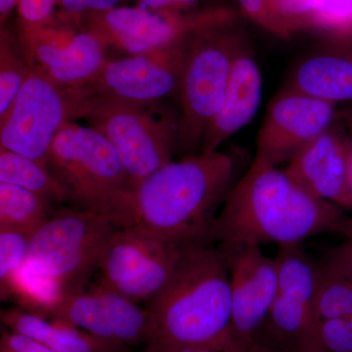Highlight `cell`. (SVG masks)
<instances>
[{
  "mask_svg": "<svg viewBox=\"0 0 352 352\" xmlns=\"http://www.w3.org/2000/svg\"><path fill=\"white\" fill-rule=\"evenodd\" d=\"M200 0H136L138 6L146 9L157 11H175L188 12L196 10Z\"/></svg>",
  "mask_w": 352,
  "mask_h": 352,
  "instance_id": "obj_34",
  "label": "cell"
},
{
  "mask_svg": "<svg viewBox=\"0 0 352 352\" xmlns=\"http://www.w3.org/2000/svg\"><path fill=\"white\" fill-rule=\"evenodd\" d=\"M52 201L16 185L0 183V230L34 234L51 217Z\"/></svg>",
  "mask_w": 352,
  "mask_h": 352,
  "instance_id": "obj_22",
  "label": "cell"
},
{
  "mask_svg": "<svg viewBox=\"0 0 352 352\" xmlns=\"http://www.w3.org/2000/svg\"><path fill=\"white\" fill-rule=\"evenodd\" d=\"M349 150L351 140L330 127L296 153L284 170L311 195L352 210L347 187Z\"/></svg>",
  "mask_w": 352,
  "mask_h": 352,
  "instance_id": "obj_17",
  "label": "cell"
},
{
  "mask_svg": "<svg viewBox=\"0 0 352 352\" xmlns=\"http://www.w3.org/2000/svg\"><path fill=\"white\" fill-rule=\"evenodd\" d=\"M18 0H0V23L1 28L6 24L14 9H17Z\"/></svg>",
  "mask_w": 352,
  "mask_h": 352,
  "instance_id": "obj_36",
  "label": "cell"
},
{
  "mask_svg": "<svg viewBox=\"0 0 352 352\" xmlns=\"http://www.w3.org/2000/svg\"><path fill=\"white\" fill-rule=\"evenodd\" d=\"M311 352H352V314L317 322Z\"/></svg>",
  "mask_w": 352,
  "mask_h": 352,
  "instance_id": "obj_28",
  "label": "cell"
},
{
  "mask_svg": "<svg viewBox=\"0 0 352 352\" xmlns=\"http://www.w3.org/2000/svg\"><path fill=\"white\" fill-rule=\"evenodd\" d=\"M119 228L98 212L62 208L32 234L27 263L52 279L68 296L85 289Z\"/></svg>",
  "mask_w": 352,
  "mask_h": 352,
  "instance_id": "obj_6",
  "label": "cell"
},
{
  "mask_svg": "<svg viewBox=\"0 0 352 352\" xmlns=\"http://www.w3.org/2000/svg\"><path fill=\"white\" fill-rule=\"evenodd\" d=\"M122 1L124 0H60L59 6L69 17L78 19L85 14L117 8Z\"/></svg>",
  "mask_w": 352,
  "mask_h": 352,
  "instance_id": "obj_31",
  "label": "cell"
},
{
  "mask_svg": "<svg viewBox=\"0 0 352 352\" xmlns=\"http://www.w3.org/2000/svg\"><path fill=\"white\" fill-rule=\"evenodd\" d=\"M223 204L208 238L221 249L300 245L314 236L342 233L347 219L339 206L311 195L284 170L258 157Z\"/></svg>",
  "mask_w": 352,
  "mask_h": 352,
  "instance_id": "obj_1",
  "label": "cell"
},
{
  "mask_svg": "<svg viewBox=\"0 0 352 352\" xmlns=\"http://www.w3.org/2000/svg\"><path fill=\"white\" fill-rule=\"evenodd\" d=\"M278 292L256 340L278 352H311L317 321L314 314L317 264L300 245H280Z\"/></svg>",
  "mask_w": 352,
  "mask_h": 352,
  "instance_id": "obj_11",
  "label": "cell"
},
{
  "mask_svg": "<svg viewBox=\"0 0 352 352\" xmlns=\"http://www.w3.org/2000/svg\"><path fill=\"white\" fill-rule=\"evenodd\" d=\"M244 39L238 22L208 28L194 36L178 94V154L191 156L200 147L221 107L236 52Z\"/></svg>",
  "mask_w": 352,
  "mask_h": 352,
  "instance_id": "obj_5",
  "label": "cell"
},
{
  "mask_svg": "<svg viewBox=\"0 0 352 352\" xmlns=\"http://www.w3.org/2000/svg\"><path fill=\"white\" fill-rule=\"evenodd\" d=\"M175 352H278L265 344H261L256 340V344L247 349H215V347H192Z\"/></svg>",
  "mask_w": 352,
  "mask_h": 352,
  "instance_id": "obj_35",
  "label": "cell"
},
{
  "mask_svg": "<svg viewBox=\"0 0 352 352\" xmlns=\"http://www.w3.org/2000/svg\"><path fill=\"white\" fill-rule=\"evenodd\" d=\"M184 245L139 227H120L102 254L99 283L138 305L148 303L168 283Z\"/></svg>",
  "mask_w": 352,
  "mask_h": 352,
  "instance_id": "obj_10",
  "label": "cell"
},
{
  "mask_svg": "<svg viewBox=\"0 0 352 352\" xmlns=\"http://www.w3.org/2000/svg\"><path fill=\"white\" fill-rule=\"evenodd\" d=\"M0 319L8 330L38 340L55 352H129V347L103 340L63 322L22 308L1 310Z\"/></svg>",
  "mask_w": 352,
  "mask_h": 352,
  "instance_id": "obj_19",
  "label": "cell"
},
{
  "mask_svg": "<svg viewBox=\"0 0 352 352\" xmlns=\"http://www.w3.org/2000/svg\"><path fill=\"white\" fill-rule=\"evenodd\" d=\"M78 21L104 47L138 55L183 43L208 28L238 22L239 16L222 6L188 12L120 6L85 14Z\"/></svg>",
  "mask_w": 352,
  "mask_h": 352,
  "instance_id": "obj_8",
  "label": "cell"
},
{
  "mask_svg": "<svg viewBox=\"0 0 352 352\" xmlns=\"http://www.w3.org/2000/svg\"><path fill=\"white\" fill-rule=\"evenodd\" d=\"M50 318L127 347L147 344L152 336L147 308L100 283L65 296Z\"/></svg>",
  "mask_w": 352,
  "mask_h": 352,
  "instance_id": "obj_14",
  "label": "cell"
},
{
  "mask_svg": "<svg viewBox=\"0 0 352 352\" xmlns=\"http://www.w3.org/2000/svg\"><path fill=\"white\" fill-rule=\"evenodd\" d=\"M31 60L18 36L1 28L0 32V122L10 112L14 101L32 71Z\"/></svg>",
  "mask_w": 352,
  "mask_h": 352,
  "instance_id": "obj_23",
  "label": "cell"
},
{
  "mask_svg": "<svg viewBox=\"0 0 352 352\" xmlns=\"http://www.w3.org/2000/svg\"><path fill=\"white\" fill-rule=\"evenodd\" d=\"M351 145H352V139H351Z\"/></svg>",
  "mask_w": 352,
  "mask_h": 352,
  "instance_id": "obj_39",
  "label": "cell"
},
{
  "mask_svg": "<svg viewBox=\"0 0 352 352\" xmlns=\"http://www.w3.org/2000/svg\"><path fill=\"white\" fill-rule=\"evenodd\" d=\"M60 0H18V29L41 27L54 20Z\"/></svg>",
  "mask_w": 352,
  "mask_h": 352,
  "instance_id": "obj_29",
  "label": "cell"
},
{
  "mask_svg": "<svg viewBox=\"0 0 352 352\" xmlns=\"http://www.w3.org/2000/svg\"><path fill=\"white\" fill-rule=\"evenodd\" d=\"M69 120L73 119L66 89L34 67L0 122V148L46 166L50 146Z\"/></svg>",
  "mask_w": 352,
  "mask_h": 352,
  "instance_id": "obj_12",
  "label": "cell"
},
{
  "mask_svg": "<svg viewBox=\"0 0 352 352\" xmlns=\"http://www.w3.org/2000/svg\"><path fill=\"white\" fill-rule=\"evenodd\" d=\"M146 308L152 320L146 352L238 349L230 335V274L226 252L208 241L184 245L168 283Z\"/></svg>",
  "mask_w": 352,
  "mask_h": 352,
  "instance_id": "obj_3",
  "label": "cell"
},
{
  "mask_svg": "<svg viewBox=\"0 0 352 352\" xmlns=\"http://www.w3.org/2000/svg\"><path fill=\"white\" fill-rule=\"evenodd\" d=\"M221 250L230 274L231 339L238 349H247L256 344V333L276 298L277 263L275 258L265 256L259 245Z\"/></svg>",
  "mask_w": 352,
  "mask_h": 352,
  "instance_id": "obj_13",
  "label": "cell"
},
{
  "mask_svg": "<svg viewBox=\"0 0 352 352\" xmlns=\"http://www.w3.org/2000/svg\"><path fill=\"white\" fill-rule=\"evenodd\" d=\"M46 166L69 192V203L120 226L131 185L119 155L101 132L69 120L53 140Z\"/></svg>",
  "mask_w": 352,
  "mask_h": 352,
  "instance_id": "obj_4",
  "label": "cell"
},
{
  "mask_svg": "<svg viewBox=\"0 0 352 352\" xmlns=\"http://www.w3.org/2000/svg\"><path fill=\"white\" fill-rule=\"evenodd\" d=\"M32 233L2 229L0 230V293L6 298L9 284L25 265L29 256Z\"/></svg>",
  "mask_w": 352,
  "mask_h": 352,
  "instance_id": "obj_26",
  "label": "cell"
},
{
  "mask_svg": "<svg viewBox=\"0 0 352 352\" xmlns=\"http://www.w3.org/2000/svg\"><path fill=\"white\" fill-rule=\"evenodd\" d=\"M234 168L232 157L219 151L171 161L129 189L120 227H139L178 245L210 242Z\"/></svg>",
  "mask_w": 352,
  "mask_h": 352,
  "instance_id": "obj_2",
  "label": "cell"
},
{
  "mask_svg": "<svg viewBox=\"0 0 352 352\" xmlns=\"http://www.w3.org/2000/svg\"><path fill=\"white\" fill-rule=\"evenodd\" d=\"M347 187H349V197L352 203V145L351 142V150L349 155V170H347Z\"/></svg>",
  "mask_w": 352,
  "mask_h": 352,
  "instance_id": "obj_37",
  "label": "cell"
},
{
  "mask_svg": "<svg viewBox=\"0 0 352 352\" xmlns=\"http://www.w3.org/2000/svg\"><path fill=\"white\" fill-rule=\"evenodd\" d=\"M155 105L98 102L72 110L73 120H87L110 141L131 187L170 163L176 153L178 117L157 113Z\"/></svg>",
  "mask_w": 352,
  "mask_h": 352,
  "instance_id": "obj_7",
  "label": "cell"
},
{
  "mask_svg": "<svg viewBox=\"0 0 352 352\" xmlns=\"http://www.w3.org/2000/svg\"><path fill=\"white\" fill-rule=\"evenodd\" d=\"M333 115V104L287 87L268 108L254 157L274 166L291 161L305 145L330 129Z\"/></svg>",
  "mask_w": 352,
  "mask_h": 352,
  "instance_id": "obj_16",
  "label": "cell"
},
{
  "mask_svg": "<svg viewBox=\"0 0 352 352\" xmlns=\"http://www.w3.org/2000/svg\"><path fill=\"white\" fill-rule=\"evenodd\" d=\"M241 11L254 25L264 31L274 34L279 38H283L276 22L270 12L268 0H236Z\"/></svg>",
  "mask_w": 352,
  "mask_h": 352,
  "instance_id": "obj_30",
  "label": "cell"
},
{
  "mask_svg": "<svg viewBox=\"0 0 352 352\" xmlns=\"http://www.w3.org/2000/svg\"><path fill=\"white\" fill-rule=\"evenodd\" d=\"M314 314L317 322L352 314V281L329 267L317 264Z\"/></svg>",
  "mask_w": 352,
  "mask_h": 352,
  "instance_id": "obj_24",
  "label": "cell"
},
{
  "mask_svg": "<svg viewBox=\"0 0 352 352\" xmlns=\"http://www.w3.org/2000/svg\"><path fill=\"white\" fill-rule=\"evenodd\" d=\"M307 31L336 45L352 46V0H324Z\"/></svg>",
  "mask_w": 352,
  "mask_h": 352,
  "instance_id": "obj_25",
  "label": "cell"
},
{
  "mask_svg": "<svg viewBox=\"0 0 352 352\" xmlns=\"http://www.w3.org/2000/svg\"><path fill=\"white\" fill-rule=\"evenodd\" d=\"M32 67L65 88L87 82L105 62L103 44L85 28L53 20L41 27L18 29Z\"/></svg>",
  "mask_w": 352,
  "mask_h": 352,
  "instance_id": "obj_15",
  "label": "cell"
},
{
  "mask_svg": "<svg viewBox=\"0 0 352 352\" xmlns=\"http://www.w3.org/2000/svg\"><path fill=\"white\" fill-rule=\"evenodd\" d=\"M323 263L352 281V239L331 250Z\"/></svg>",
  "mask_w": 352,
  "mask_h": 352,
  "instance_id": "obj_33",
  "label": "cell"
},
{
  "mask_svg": "<svg viewBox=\"0 0 352 352\" xmlns=\"http://www.w3.org/2000/svg\"><path fill=\"white\" fill-rule=\"evenodd\" d=\"M342 234L346 236L349 239H352V219H347L344 223Z\"/></svg>",
  "mask_w": 352,
  "mask_h": 352,
  "instance_id": "obj_38",
  "label": "cell"
},
{
  "mask_svg": "<svg viewBox=\"0 0 352 352\" xmlns=\"http://www.w3.org/2000/svg\"><path fill=\"white\" fill-rule=\"evenodd\" d=\"M0 352H55L22 333L6 331L0 339Z\"/></svg>",
  "mask_w": 352,
  "mask_h": 352,
  "instance_id": "obj_32",
  "label": "cell"
},
{
  "mask_svg": "<svg viewBox=\"0 0 352 352\" xmlns=\"http://www.w3.org/2000/svg\"><path fill=\"white\" fill-rule=\"evenodd\" d=\"M324 0H268L270 12L283 39L292 38L296 32L307 31Z\"/></svg>",
  "mask_w": 352,
  "mask_h": 352,
  "instance_id": "obj_27",
  "label": "cell"
},
{
  "mask_svg": "<svg viewBox=\"0 0 352 352\" xmlns=\"http://www.w3.org/2000/svg\"><path fill=\"white\" fill-rule=\"evenodd\" d=\"M288 88L335 105L352 101V58L342 54H319L298 65Z\"/></svg>",
  "mask_w": 352,
  "mask_h": 352,
  "instance_id": "obj_20",
  "label": "cell"
},
{
  "mask_svg": "<svg viewBox=\"0 0 352 352\" xmlns=\"http://www.w3.org/2000/svg\"><path fill=\"white\" fill-rule=\"evenodd\" d=\"M263 94V78L247 39L234 59L221 107L201 138V152L219 151L234 134L249 124L258 113Z\"/></svg>",
  "mask_w": 352,
  "mask_h": 352,
  "instance_id": "obj_18",
  "label": "cell"
},
{
  "mask_svg": "<svg viewBox=\"0 0 352 352\" xmlns=\"http://www.w3.org/2000/svg\"><path fill=\"white\" fill-rule=\"evenodd\" d=\"M194 36L151 52L106 59L87 82L65 88L72 108L98 102L153 104L179 94Z\"/></svg>",
  "mask_w": 352,
  "mask_h": 352,
  "instance_id": "obj_9",
  "label": "cell"
},
{
  "mask_svg": "<svg viewBox=\"0 0 352 352\" xmlns=\"http://www.w3.org/2000/svg\"><path fill=\"white\" fill-rule=\"evenodd\" d=\"M0 183L34 192L52 203H69V192L43 163L18 153L0 149Z\"/></svg>",
  "mask_w": 352,
  "mask_h": 352,
  "instance_id": "obj_21",
  "label": "cell"
}]
</instances>
